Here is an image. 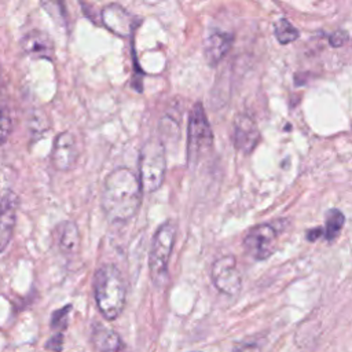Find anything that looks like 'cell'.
Wrapping results in <instances>:
<instances>
[{"label": "cell", "instance_id": "obj_1", "mask_svg": "<svg viewBox=\"0 0 352 352\" xmlns=\"http://www.w3.org/2000/svg\"><path fill=\"white\" fill-rule=\"evenodd\" d=\"M139 176L129 168H116L103 180L102 209L113 223H122L133 217L142 202Z\"/></svg>", "mask_w": 352, "mask_h": 352}, {"label": "cell", "instance_id": "obj_2", "mask_svg": "<svg viewBox=\"0 0 352 352\" xmlns=\"http://www.w3.org/2000/svg\"><path fill=\"white\" fill-rule=\"evenodd\" d=\"M94 296L96 307L107 320L117 319L125 308L126 286L116 264L100 265L94 275Z\"/></svg>", "mask_w": 352, "mask_h": 352}, {"label": "cell", "instance_id": "obj_3", "mask_svg": "<svg viewBox=\"0 0 352 352\" xmlns=\"http://www.w3.org/2000/svg\"><path fill=\"white\" fill-rule=\"evenodd\" d=\"M176 239V226L168 220L162 223L151 241L148 253V270L151 280L155 286H162L168 276V264Z\"/></svg>", "mask_w": 352, "mask_h": 352}, {"label": "cell", "instance_id": "obj_4", "mask_svg": "<svg viewBox=\"0 0 352 352\" xmlns=\"http://www.w3.org/2000/svg\"><path fill=\"white\" fill-rule=\"evenodd\" d=\"M166 157L162 143L157 139L146 142L139 155V180L144 192L157 191L165 179Z\"/></svg>", "mask_w": 352, "mask_h": 352}, {"label": "cell", "instance_id": "obj_5", "mask_svg": "<svg viewBox=\"0 0 352 352\" xmlns=\"http://www.w3.org/2000/svg\"><path fill=\"white\" fill-rule=\"evenodd\" d=\"M213 147V132L204 106L198 102L192 106L187 128V160L197 165Z\"/></svg>", "mask_w": 352, "mask_h": 352}, {"label": "cell", "instance_id": "obj_6", "mask_svg": "<svg viewBox=\"0 0 352 352\" xmlns=\"http://www.w3.org/2000/svg\"><path fill=\"white\" fill-rule=\"evenodd\" d=\"M210 276L214 287L227 296L236 294L242 287V276L232 254L219 257L212 265Z\"/></svg>", "mask_w": 352, "mask_h": 352}, {"label": "cell", "instance_id": "obj_7", "mask_svg": "<svg viewBox=\"0 0 352 352\" xmlns=\"http://www.w3.org/2000/svg\"><path fill=\"white\" fill-rule=\"evenodd\" d=\"M276 235V228L272 224H258L245 235L243 248L252 258L267 260L275 252Z\"/></svg>", "mask_w": 352, "mask_h": 352}, {"label": "cell", "instance_id": "obj_8", "mask_svg": "<svg viewBox=\"0 0 352 352\" xmlns=\"http://www.w3.org/2000/svg\"><path fill=\"white\" fill-rule=\"evenodd\" d=\"M78 155H80V148H78L76 136L69 131L60 132L55 138L54 146L50 154L51 165L59 172L72 170L77 164Z\"/></svg>", "mask_w": 352, "mask_h": 352}, {"label": "cell", "instance_id": "obj_9", "mask_svg": "<svg viewBox=\"0 0 352 352\" xmlns=\"http://www.w3.org/2000/svg\"><path fill=\"white\" fill-rule=\"evenodd\" d=\"M261 135L257 124L246 114H239L234 122V146L243 154H250L260 143Z\"/></svg>", "mask_w": 352, "mask_h": 352}, {"label": "cell", "instance_id": "obj_10", "mask_svg": "<svg viewBox=\"0 0 352 352\" xmlns=\"http://www.w3.org/2000/svg\"><path fill=\"white\" fill-rule=\"evenodd\" d=\"M16 210L18 198L14 192L8 191L0 202V252L8 246L12 238L16 223Z\"/></svg>", "mask_w": 352, "mask_h": 352}, {"label": "cell", "instance_id": "obj_11", "mask_svg": "<svg viewBox=\"0 0 352 352\" xmlns=\"http://www.w3.org/2000/svg\"><path fill=\"white\" fill-rule=\"evenodd\" d=\"M54 241L59 252L67 257L74 256L80 250V232L77 226L70 220L60 221L56 226L54 231Z\"/></svg>", "mask_w": 352, "mask_h": 352}, {"label": "cell", "instance_id": "obj_12", "mask_svg": "<svg viewBox=\"0 0 352 352\" xmlns=\"http://www.w3.org/2000/svg\"><path fill=\"white\" fill-rule=\"evenodd\" d=\"M234 36L228 32H214L205 40L204 54L210 66H216L231 50Z\"/></svg>", "mask_w": 352, "mask_h": 352}, {"label": "cell", "instance_id": "obj_13", "mask_svg": "<svg viewBox=\"0 0 352 352\" xmlns=\"http://www.w3.org/2000/svg\"><path fill=\"white\" fill-rule=\"evenodd\" d=\"M92 341L99 352H125L121 337L110 327L95 323L92 329Z\"/></svg>", "mask_w": 352, "mask_h": 352}, {"label": "cell", "instance_id": "obj_14", "mask_svg": "<svg viewBox=\"0 0 352 352\" xmlns=\"http://www.w3.org/2000/svg\"><path fill=\"white\" fill-rule=\"evenodd\" d=\"M22 50L30 55V56H37V58H51L54 52V45L51 38L44 34L43 32H29L21 41Z\"/></svg>", "mask_w": 352, "mask_h": 352}, {"label": "cell", "instance_id": "obj_15", "mask_svg": "<svg viewBox=\"0 0 352 352\" xmlns=\"http://www.w3.org/2000/svg\"><path fill=\"white\" fill-rule=\"evenodd\" d=\"M103 22L110 30L116 32L117 34H128V32H129V29L122 23V22H125V23L131 25L129 15L120 6L111 4V6L106 7L103 10Z\"/></svg>", "mask_w": 352, "mask_h": 352}, {"label": "cell", "instance_id": "obj_16", "mask_svg": "<svg viewBox=\"0 0 352 352\" xmlns=\"http://www.w3.org/2000/svg\"><path fill=\"white\" fill-rule=\"evenodd\" d=\"M344 221H345V216L340 209H337V208L330 209L327 212L326 220H324V238L327 241L336 239L338 236L340 231L342 230Z\"/></svg>", "mask_w": 352, "mask_h": 352}, {"label": "cell", "instance_id": "obj_17", "mask_svg": "<svg viewBox=\"0 0 352 352\" xmlns=\"http://www.w3.org/2000/svg\"><path fill=\"white\" fill-rule=\"evenodd\" d=\"M274 33L280 44H289L300 36V32L285 18H280L274 25Z\"/></svg>", "mask_w": 352, "mask_h": 352}, {"label": "cell", "instance_id": "obj_18", "mask_svg": "<svg viewBox=\"0 0 352 352\" xmlns=\"http://www.w3.org/2000/svg\"><path fill=\"white\" fill-rule=\"evenodd\" d=\"M11 128H12V121L10 114L3 107H0V144L7 140V138L10 136Z\"/></svg>", "mask_w": 352, "mask_h": 352}, {"label": "cell", "instance_id": "obj_19", "mask_svg": "<svg viewBox=\"0 0 352 352\" xmlns=\"http://www.w3.org/2000/svg\"><path fill=\"white\" fill-rule=\"evenodd\" d=\"M330 44L334 45V47H340L342 45L346 40H348V34L345 32H337V33H333L330 37Z\"/></svg>", "mask_w": 352, "mask_h": 352}, {"label": "cell", "instance_id": "obj_20", "mask_svg": "<svg viewBox=\"0 0 352 352\" xmlns=\"http://www.w3.org/2000/svg\"><path fill=\"white\" fill-rule=\"evenodd\" d=\"M320 235H324V231H323L322 228L316 227V228H312V230H309V231L307 232V239H308V241H315V239H318Z\"/></svg>", "mask_w": 352, "mask_h": 352}, {"label": "cell", "instance_id": "obj_21", "mask_svg": "<svg viewBox=\"0 0 352 352\" xmlns=\"http://www.w3.org/2000/svg\"><path fill=\"white\" fill-rule=\"evenodd\" d=\"M235 352H261V349L254 344H248V345L239 346Z\"/></svg>", "mask_w": 352, "mask_h": 352}, {"label": "cell", "instance_id": "obj_22", "mask_svg": "<svg viewBox=\"0 0 352 352\" xmlns=\"http://www.w3.org/2000/svg\"><path fill=\"white\" fill-rule=\"evenodd\" d=\"M194 352H198V351H194Z\"/></svg>", "mask_w": 352, "mask_h": 352}]
</instances>
